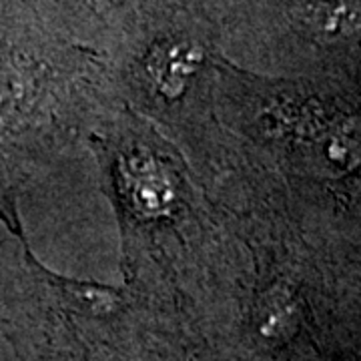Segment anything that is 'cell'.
I'll use <instances>...</instances> for the list:
<instances>
[{"label":"cell","mask_w":361,"mask_h":361,"mask_svg":"<svg viewBox=\"0 0 361 361\" xmlns=\"http://www.w3.org/2000/svg\"><path fill=\"white\" fill-rule=\"evenodd\" d=\"M201 65V51L195 44L177 42L155 51L149 59V73L165 97H179L187 80Z\"/></svg>","instance_id":"cell-1"},{"label":"cell","mask_w":361,"mask_h":361,"mask_svg":"<svg viewBox=\"0 0 361 361\" xmlns=\"http://www.w3.org/2000/svg\"><path fill=\"white\" fill-rule=\"evenodd\" d=\"M127 180L130 201L145 215H163L175 201L171 180L151 161H130Z\"/></svg>","instance_id":"cell-2"},{"label":"cell","mask_w":361,"mask_h":361,"mask_svg":"<svg viewBox=\"0 0 361 361\" xmlns=\"http://www.w3.org/2000/svg\"><path fill=\"white\" fill-rule=\"evenodd\" d=\"M293 317L291 299L279 293H271L269 301L263 303L261 310V331L265 336H277L279 331L287 329Z\"/></svg>","instance_id":"cell-3"},{"label":"cell","mask_w":361,"mask_h":361,"mask_svg":"<svg viewBox=\"0 0 361 361\" xmlns=\"http://www.w3.org/2000/svg\"><path fill=\"white\" fill-rule=\"evenodd\" d=\"M101 6H116V4H121V2H125V0H97Z\"/></svg>","instance_id":"cell-4"}]
</instances>
